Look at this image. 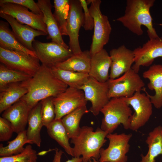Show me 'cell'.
Here are the masks:
<instances>
[{
    "label": "cell",
    "mask_w": 162,
    "mask_h": 162,
    "mask_svg": "<svg viewBox=\"0 0 162 162\" xmlns=\"http://www.w3.org/2000/svg\"><path fill=\"white\" fill-rule=\"evenodd\" d=\"M20 83L27 90L20 100L32 109L42 100L56 97L68 87L55 76L51 68L42 64L31 78Z\"/></svg>",
    "instance_id": "cell-1"
},
{
    "label": "cell",
    "mask_w": 162,
    "mask_h": 162,
    "mask_svg": "<svg viewBox=\"0 0 162 162\" xmlns=\"http://www.w3.org/2000/svg\"><path fill=\"white\" fill-rule=\"evenodd\" d=\"M154 2V0H127L124 15L118 18L116 21L138 36L143 34L141 26H144L147 28L149 39L159 38L153 26L150 11Z\"/></svg>",
    "instance_id": "cell-2"
},
{
    "label": "cell",
    "mask_w": 162,
    "mask_h": 162,
    "mask_svg": "<svg viewBox=\"0 0 162 162\" xmlns=\"http://www.w3.org/2000/svg\"><path fill=\"white\" fill-rule=\"evenodd\" d=\"M108 134L99 128L94 131L92 127L82 126L79 134L71 139L70 142L74 145L73 157L82 156L83 160L89 161L94 158L98 160L100 149L106 142Z\"/></svg>",
    "instance_id": "cell-3"
},
{
    "label": "cell",
    "mask_w": 162,
    "mask_h": 162,
    "mask_svg": "<svg viewBox=\"0 0 162 162\" xmlns=\"http://www.w3.org/2000/svg\"><path fill=\"white\" fill-rule=\"evenodd\" d=\"M100 112L104 115L100 128L103 130L112 133L121 124L125 129H129L132 111L124 98H111Z\"/></svg>",
    "instance_id": "cell-4"
},
{
    "label": "cell",
    "mask_w": 162,
    "mask_h": 162,
    "mask_svg": "<svg viewBox=\"0 0 162 162\" xmlns=\"http://www.w3.org/2000/svg\"><path fill=\"white\" fill-rule=\"evenodd\" d=\"M91 4L89 10L94 20V31L89 50L91 56L104 49L109 42L112 28L108 17L102 13L100 0H88Z\"/></svg>",
    "instance_id": "cell-5"
},
{
    "label": "cell",
    "mask_w": 162,
    "mask_h": 162,
    "mask_svg": "<svg viewBox=\"0 0 162 162\" xmlns=\"http://www.w3.org/2000/svg\"><path fill=\"white\" fill-rule=\"evenodd\" d=\"M108 96L113 98H129L136 92L141 91L145 84L138 73L132 68L122 76L114 79H109Z\"/></svg>",
    "instance_id": "cell-6"
},
{
    "label": "cell",
    "mask_w": 162,
    "mask_h": 162,
    "mask_svg": "<svg viewBox=\"0 0 162 162\" xmlns=\"http://www.w3.org/2000/svg\"><path fill=\"white\" fill-rule=\"evenodd\" d=\"M132 136V134L122 133H110L106 136L109 141L108 147L101 148L100 150L99 162H127L126 154L129 152V141Z\"/></svg>",
    "instance_id": "cell-7"
},
{
    "label": "cell",
    "mask_w": 162,
    "mask_h": 162,
    "mask_svg": "<svg viewBox=\"0 0 162 162\" xmlns=\"http://www.w3.org/2000/svg\"><path fill=\"white\" fill-rule=\"evenodd\" d=\"M0 61L7 68L33 76L41 65L38 58L24 52L0 47Z\"/></svg>",
    "instance_id": "cell-8"
},
{
    "label": "cell",
    "mask_w": 162,
    "mask_h": 162,
    "mask_svg": "<svg viewBox=\"0 0 162 162\" xmlns=\"http://www.w3.org/2000/svg\"><path fill=\"white\" fill-rule=\"evenodd\" d=\"M33 46L42 64L50 68L56 67L73 55L69 49L52 41L43 43L35 40Z\"/></svg>",
    "instance_id": "cell-9"
},
{
    "label": "cell",
    "mask_w": 162,
    "mask_h": 162,
    "mask_svg": "<svg viewBox=\"0 0 162 162\" xmlns=\"http://www.w3.org/2000/svg\"><path fill=\"white\" fill-rule=\"evenodd\" d=\"M124 98L134 111L130 117L129 129L136 131L144 126L149 119L152 113V104L149 97L141 91L136 92L130 98Z\"/></svg>",
    "instance_id": "cell-10"
},
{
    "label": "cell",
    "mask_w": 162,
    "mask_h": 162,
    "mask_svg": "<svg viewBox=\"0 0 162 162\" xmlns=\"http://www.w3.org/2000/svg\"><path fill=\"white\" fill-rule=\"evenodd\" d=\"M55 111V119H61L77 108L86 105V100L82 90L68 87L63 92L53 97Z\"/></svg>",
    "instance_id": "cell-11"
},
{
    "label": "cell",
    "mask_w": 162,
    "mask_h": 162,
    "mask_svg": "<svg viewBox=\"0 0 162 162\" xmlns=\"http://www.w3.org/2000/svg\"><path fill=\"white\" fill-rule=\"evenodd\" d=\"M84 92L87 101H90L92 106L89 112L96 116L110 99L108 97L107 82H101L89 77L86 82L80 88Z\"/></svg>",
    "instance_id": "cell-12"
},
{
    "label": "cell",
    "mask_w": 162,
    "mask_h": 162,
    "mask_svg": "<svg viewBox=\"0 0 162 162\" xmlns=\"http://www.w3.org/2000/svg\"><path fill=\"white\" fill-rule=\"evenodd\" d=\"M70 9L68 17L66 30L69 37V49L73 54L82 52L79 42V32L84 22V13L79 0L70 1Z\"/></svg>",
    "instance_id": "cell-13"
},
{
    "label": "cell",
    "mask_w": 162,
    "mask_h": 162,
    "mask_svg": "<svg viewBox=\"0 0 162 162\" xmlns=\"http://www.w3.org/2000/svg\"><path fill=\"white\" fill-rule=\"evenodd\" d=\"M0 13L10 15L20 22L43 31L48 34L47 27L43 21V16L29 11L23 6L12 3H0Z\"/></svg>",
    "instance_id": "cell-14"
},
{
    "label": "cell",
    "mask_w": 162,
    "mask_h": 162,
    "mask_svg": "<svg viewBox=\"0 0 162 162\" xmlns=\"http://www.w3.org/2000/svg\"><path fill=\"white\" fill-rule=\"evenodd\" d=\"M133 51L135 60L131 68L138 73L141 66H149L156 58L162 57V38L149 39Z\"/></svg>",
    "instance_id": "cell-15"
},
{
    "label": "cell",
    "mask_w": 162,
    "mask_h": 162,
    "mask_svg": "<svg viewBox=\"0 0 162 162\" xmlns=\"http://www.w3.org/2000/svg\"><path fill=\"white\" fill-rule=\"evenodd\" d=\"M109 55L111 60L110 79H114L121 76L131 68L134 62L133 50L122 45L112 49Z\"/></svg>",
    "instance_id": "cell-16"
},
{
    "label": "cell",
    "mask_w": 162,
    "mask_h": 162,
    "mask_svg": "<svg viewBox=\"0 0 162 162\" xmlns=\"http://www.w3.org/2000/svg\"><path fill=\"white\" fill-rule=\"evenodd\" d=\"M0 16L9 23L11 27L13 33L19 42L30 50L34 51L33 42L36 37L47 35L43 31L34 29L28 25L20 22L9 15L0 13Z\"/></svg>",
    "instance_id": "cell-17"
},
{
    "label": "cell",
    "mask_w": 162,
    "mask_h": 162,
    "mask_svg": "<svg viewBox=\"0 0 162 162\" xmlns=\"http://www.w3.org/2000/svg\"><path fill=\"white\" fill-rule=\"evenodd\" d=\"M32 109L20 99L4 111L2 117L11 123L14 132L18 134L26 130Z\"/></svg>",
    "instance_id": "cell-18"
},
{
    "label": "cell",
    "mask_w": 162,
    "mask_h": 162,
    "mask_svg": "<svg viewBox=\"0 0 162 162\" xmlns=\"http://www.w3.org/2000/svg\"><path fill=\"white\" fill-rule=\"evenodd\" d=\"M142 76L149 80L148 87L151 90H154L155 94L149 95L144 88L142 90L149 97L154 107L160 108L162 107V64H154L151 66L143 73Z\"/></svg>",
    "instance_id": "cell-19"
},
{
    "label": "cell",
    "mask_w": 162,
    "mask_h": 162,
    "mask_svg": "<svg viewBox=\"0 0 162 162\" xmlns=\"http://www.w3.org/2000/svg\"><path fill=\"white\" fill-rule=\"evenodd\" d=\"M43 14V21L46 24L48 36L47 39L68 49L69 46L64 41L57 22L52 12V5L50 0H38L37 3Z\"/></svg>",
    "instance_id": "cell-20"
},
{
    "label": "cell",
    "mask_w": 162,
    "mask_h": 162,
    "mask_svg": "<svg viewBox=\"0 0 162 162\" xmlns=\"http://www.w3.org/2000/svg\"><path fill=\"white\" fill-rule=\"evenodd\" d=\"M111 60L106 50L103 49L91 56L88 75L101 82H106L110 79L109 71Z\"/></svg>",
    "instance_id": "cell-21"
},
{
    "label": "cell",
    "mask_w": 162,
    "mask_h": 162,
    "mask_svg": "<svg viewBox=\"0 0 162 162\" xmlns=\"http://www.w3.org/2000/svg\"><path fill=\"white\" fill-rule=\"evenodd\" d=\"M8 22L0 21V47L4 49L19 51L37 58L35 51L24 46L17 40L9 27Z\"/></svg>",
    "instance_id": "cell-22"
},
{
    "label": "cell",
    "mask_w": 162,
    "mask_h": 162,
    "mask_svg": "<svg viewBox=\"0 0 162 162\" xmlns=\"http://www.w3.org/2000/svg\"><path fill=\"white\" fill-rule=\"evenodd\" d=\"M27 92L19 83L8 84L0 88V113L20 100Z\"/></svg>",
    "instance_id": "cell-23"
},
{
    "label": "cell",
    "mask_w": 162,
    "mask_h": 162,
    "mask_svg": "<svg viewBox=\"0 0 162 162\" xmlns=\"http://www.w3.org/2000/svg\"><path fill=\"white\" fill-rule=\"evenodd\" d=\"M41 104L40 101L32 108L28 118V126L26 135L28 140L38 147H40L41 142L40 134L43 126L41 115Z\"/></svg>",
    "instance_id": "cell-24"
},
{
    "label": "cell",
    "mask_w": 162,
    "mask_h": 162,
    "mask_svg": "<svg viewBox=\"0 0 162 162\" xmlns=\"http://www.w3.org/2000/svg\"><path fill=\"white\" fill-rule=\"evenodd\" d=\"M91 56L89 51L86 50L80 53L73 54L64 61L55 67L58 68L88 74Z\"/></svg>",
    "instance_id": "cell-25"
},
{
    "label": "cell",
    "mask_w": 162,
    "mask_h": 162,
    "mask_svg": "<svg viewBox=\"0 0 162 162\" xmlns=\"http://www.w3.org/2000/svg\"><path fill=\"white\" fill-rule=\"evenodd\" d=\"M148 150L146 155L141 154L140 162H155V158L162 155V126L155 127L148 134L146 140Z\"/></svg>",
    "instance_id": "cell-26"
},
{
    "label": "cell",
    "mask_w": 162,
    "mask_h": 162,
    "mask_svg": "<svg viewBox=\"0 0 162 162\" xmlns=\"http://www.w3.org/2000/svg\"><path fill=\"white\" fill-rule=\"evenodd\" d=\"M46 128L50 137L56 141L68 154L73 156L74 148L70 145V138L62 119H55Z\"/></svg>",
    "instance_id": "cell-27"
},
{
    "label": "cell",
    "mask_w": 162,
    "mask_h": 162,
    "mask_svg": "<svg viewBox=\"0 0 162 162\" xmlns=\"http://www.w3.org/2000/svg\"><path fill=\"white\" fill-rule=\"evenodd\" d=\"M51 68L55 76L68 87L79 89L89 77L88 74L63 70L55 67Z\"/></svg>",
    "instance_id": "cell-28"
},
{
    "label": "cell",
    "mask_w": 162,
    "mask_h": 162,
    "mask_svg": "<svg viewBox=\"0 0 162 162\" xmlns=\"http://www.w3.org/2000/svg\"><path fill=\"white\" fill-rule=\"evenodd\" d=\"M86 105L80 107L64 116L61 119L70 139L77 136L81 128L80 123L82 116L89 112Z\"/></svg>",
    "instance_id": "cell-29"
},
{
    "label": "cell",
    "mask_w": 162,
    "mask_h": 162,
    "mask_svg": "<svg viewBox=\"0 0 162 162\" xmlns=\"http://www.w3.org/2000/svg\"><path fill=\"white\" fill-rule=\"evenodd\" d=\"M8 145L5 146L0 144L1 157H9L20 153L24 150V146L25 144H32L27 138L26 130L18 133L16 137L13 140L8 142Z\"/></svg>",
    "instance_id": "cell-30"
},
{
    "label": "cell",
    "mask_w": 162,
    "mask_h": 162,
    "mask_svg": "<svg viewBox=\"0 0 162 162\" xmlns=\"http://www.w3.org/2000/svg\"><path fill=\"white\" fill-rule=\"evenodd\" d=\"M69 0H54L55 10L53 15L62 35H68L66 30L67 20L70 9Z\"/></svg>",
    "instance_id": "cell-31"
},
{
    "label": "cell",
    "mask_w": 162,
    "mask_h": 162,
    "mask_svg": "<svg viewBox=\"0 0 162 162\" xmlns=\"http://www.w3.org/2000/svg\"><path fill=\"white\" fill-rule=\"evenodd\" d=\"M32 77L23 72L8 68L2 63L0 64V88L10 83L22 82Z\"/></svg>",
    "instance_id": "cell-32"
},
{
    "label": "cell",
    "mask_w": 162,
    "mask_h": 162,
    "mask_svg": "<svg viewBox=\"0 0 162 162\" xmlns=\"http://www.w3.org/2000/svg\"><path fill=\"white\" fill-rule=\"evenodd\" d=\"M37 159L36 151L29 144L20 153L9 157H1L0 162H37Z\"/></svg>",
    "instance_id": "cell-33"
},
{
    "label": "cell",
    "mask_w": 162,
    "mask_h": 162,
    "mask_svg": "<svg viewBox=\"0 0 162 162\" xmlns=\"http://www.w3.org/2000/svg\"><path fill=\"white\" fill-rule=\"evenodd\" d=\"M52 98H48L40 101L42 122L43 126L46 128L55 120L56 117Z\"/></svg>",
    "instance_id": "cell-34"
},
{
    "label": "cell",
    "mask_w": 162,
    "mask_h": 162,
    "mask_svg": "<svg viewBox=\"0 0 162 162\" xmlns=\"http://www.w3.org/2000/svg\"><path fill=\"white\" fill-rule=\"evenodd\" d=\"M6 2L14 3L29 9L37 15L43 16V13L37 3L33 0H0V3Z\"/></svg>",
    "instance_id": "cell-35"
},
{
    "label": "cell",
    "mask_w": 162,
    "mask_h": 162,
    "mask_svg": "<svg viewBox=\"0 0 162 162\" xmlns=\"http://www.w3.org/2000/svg\"><path fill=\"white\" fill-rule=\"evenodd\" d=\"M14 130L11 123L7 120L0 117V141L9 140L11 137Z\"/></svg>",
    "instance_id": "cell-36"
},
{
    "label": "cell",
    "mask_w": 162,
    "mask_h": 162,
    "mask_svg": "<svg viewBox=\"0 0 162 162\" xmlns=\"http://www.w3.org/2000/svg\"><path fill=\"white\" fill-rule=\"evenodd\" d=\"M84 11V22L83 26L86 31L92 30L94 28V20L90 14L88 4L85 0H79Z\"/></svg>",
    "instance_id": "cell-37"
},
{
    "label": "cell",
    "mask_w": 162,
    "mask_h": 162,
    "mask_svg": "<svg viewBox=\"0 0 162 162\" xmlns=\"http://www.w3.org/2000/svg\"><path fill=\"white\" fill-rule=\"evenodd\" d=\"M55 153L52 162H61V159L63 152L57 148L55 149ZM82 157H74L71 159L68 160L65 162H82Z\"/></svg>",
    "instance_id": "cell-38"
},
{
    "label": "cell",
    "mask_w": 162,
    "mask_h": 162,
    "mask_svg": "<svg viewBox=\"0 0 162 162\" xmlns=\"http://www.w3.org/2000/svg\"><path fill=\"white\" fill-rule=\"evenodd\" d=\"M92 160H91V159L90 160L88 161V162H99L98 160H96L94 158H92L91 159Z\"/></svg>",
    "instance_id": "cell-39"
},
{
    "label": "cell",
    "mask_w": 162,
    "mask_h": 162,
    "mask_svg": "<svg viewBox=\"0 0 162 162\" xmlns=\"http://www.w3.org/2000/svg\"><path fill=\"white\" fill-rule=\"evenodd\" d=\"M88 160H83L82 162H88Z\"/></svg>",
    "instance_id": "cell-40"
}]
</instances>
